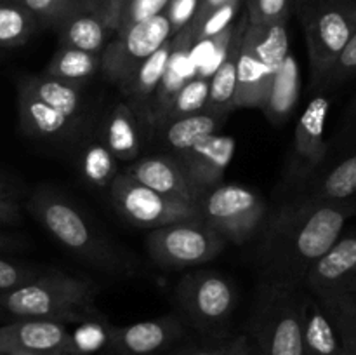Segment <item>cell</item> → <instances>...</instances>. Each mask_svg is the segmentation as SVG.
Returning a JSON list of instances; mask_svg holds the SVG:
<instances>
[{
	"label": "cell",
	"instance_id": "6da1fadb",
	"mask_svg": "<svg viewBox=\"0 0 356 355\" xmlns=\"http://www.w3.org/2000/svg\"><path fill=\"white\" fill-rule=\"evenodd\" d=\"M351 216H356V198L323 202L298 195L280 205L261 228L259 254L264 278L302 285L312 265L343 235Z\"/></svg>",
	"mask_w": 356,
	"mask_h": 355
},
{
	"label": "cell",
	"instance_id": "7a4b0ae2",
	"mask_svg": "<svg viewBox=\"0 0 356 355\" xmlns=\"http://www.w3.org/2000/svg\"><path fill=\"white\" fill-rule=\"evenodd\" d=\"M97 287L86 278L52 271L0 294V315L54 322H90L101 319Z\"/></svg>",
	"mask_w": 356,
	"mask_h": 355
},
{
	"label": "cell",
	"instance_id": "3957f363",
	"mask_svg": "<svg viewBox=\"0 0 356 355\" xmlns=\"http://www.w3.org/2000/svg\"><path fill=\"white\" fill-rule=\"evenodd\" d=\"M305 285L264 278L250 315V345L257 355H305Z\"/></svg>",
	"mask_w": 356,
	"mask_h": 355
},
{
	"label": "cell",
	"instance_id": "277c9868",
	"mask_svg": "<svg viewBox=\"0 0 356 355\" xmlns=\"http://www.w3.org/2000/svg\"><path fill=\"white\" fill-rule=\"evenodd\" d=\"M26 207L45 232L76 258L104 270L120 267L117 251L97 232L90 219L58 191L38 188L28 198Z\"/></svg>",
	"mask_w": 356,
	"mask_h": 355
},
{
	"label": "cell",
	"instance_id": "5b68a950",
	"mask_svg": "<svg viewBox=\"0 0 356 355\" xmlns=\"http://www.w3.org/2000/svg\"><path fill=\"white\" fill-rule=\"evenodd\" d=\"M289 52L291 40L287 23H247L236 58L235 110L263 106Z\"/></svg>",
	"mask_w": 356,
	"mask_h": 355
},
{
	"label": "cell",
	"instance_id": "8992f818",
	"mask_svg": "<svg viewBox=\"0 0 356 355\" xmlns=\"http://www.w3.org/2000/svg\"><path fill=\"white\" fill-rule=\"evenodd\" d=\"M299 17L308 45L312 87L318 89L325 73L356 31V0H301Z\"/></svg>",
	"mask_w": 356,
	"mask_h": 355
},
{
	"label": "cell",
	"instance_id": "52a82bcc",
	"mask_svg": "<svg viewBox=\"0 0 356 355\" xmlns=\"http://www.w3.org/2000/svg\"><path fill=\"white\" fill-rule=\"evenodd\" d=\"M200 219L236 246L252 240L268 218L264 198L242 184H218L197 200Z\"/></svg>",
	"mask_w": 356,
	"mask_h": 355
},
{
	"label": "cell",
	"instance_id": "ba28073f",
	"mask_svg": "<svg viewBox=\"0 0 356 355\" xmlns=\"http://www.w3.org/2000/svg\"><path fill=\"white\" fill-rule=\"evenodd\" d=\"M174 296L181 315L207 336L221 334L236 308V289L229 278L214 270H195L183 275Z\"/></svg>",
	"mask_w": 356,
	"mask_h": 355
},
{
	"label": "cell",
	"instance_id": "9c48e42d",
	"mask_svg": "<svg viewBox=\"0 0 356 355\" xmlns=\"http://www.w3.org/2000/svg\"><path fill=\"white\" fill-rule=\"evenodd\" d=\"M146 251L163 268H188L205 265L225 251L226 240L200 218L149 230Z\"/></svg>",
	"mask_w": 356,
	"mask_h": 355
},
{
	"label": "cell",
	"instance_id": "30bf717a",
	"mask_svg": "<svg viewBox=\"0 0 356 355\" xmlns=\"http://www.w3.org/2000/svg\"><path fill=\"white\" fill-rule=\"evenodd\" d=\"M113 207L125 221L141 228H160L172 223L198 219L197 205L174 200L145 187L125 173H118L108 188Z\"/></svg>",
	"mask_w": 356,
	"mask_h": 355
},
{
	"label": "cell",
	"instance_id": "8fae6325",
	"mask_svg": "<svg viewBox=\"0 0 356 355\" xmlns=\"http://www.w3.org/2000/svg\"><path fill=\"white\" fill-rule=\"evenodd\" d=\"M172 37L165 13L122 28L101 52V72L110 82L120 86L146 58Z\"/></svg>",
	"mask_w": 356,
	"mask_h": 355
},
{
	"label": "cell",
	"instance_id": "7c38bea8",
	"mask_svg": "<svg viewBox=\"0 0 356 355\" xmlns=\"http://www.w3.org/2000/svg\"><path fill=\"white\" fill-rule=\"evenodd\" d=\"M329 110V97L318 94L306 104L299 117L289 160V180L292 183L306 184L323 167L329 153V143L325 139Z\"/></svg>",
	"mask_w": 356,
	"mask_h": 355
},
{
	"label": "cell",
	"instance_id": "4fadbf2b",
	"mask_svg": "<svg viewBox=\"0 0 356 355\" xmlns=\"http://www.w3.org/2000/svg\"><path fill=\"white\" fill-rule=\"evenodd\" d=\"M0 354L79 355L66 324L38 319H19L0 326Z\"/></svg>",
	"mask_w": 356,
	"mask_h": 355
},
{
	"label": "cell",
	"instance_id": "5bb4252c",
	"mask_svg": "<svg viewBox=\"0 0 356 355\" xmlns=\"http://www.w3.org/2000/svg\"><path fill=\"white\" fill-rule=\"evenodd\" d=\"M302 285L315 298L356 289V233L341 235L332 247L312 265Z\"/></svg>",
	"mask_w": 356,
	"mask_h": 355
},
{
	"label": "cell",
	"instance_id": "9a60e30c",
	"mask_svg": "<svg viewBox=\"0 0 356 355\" xmlns=\"http://www.w3.org/2000/svg\"><path fill=\"white\" fill-rule=\"evenodd\" d=\"M56 30L59 45L101 54L115 35L108 0H83L56 24Z\"/></svg>",
	"mask_w": 356,
	"mask_h": 355
},
{
	"label": "cell",
	"instance_id": "2e32d148",
	"mask_svg": "<svg viewBox=\"0 0 356 355\" xmlns=\"http://www.w3.org/2000/svg\"><path fill=\"white\" fill-rule=\"evenodd\" d=\"M184 334L177 317L163 315L129 326H108L106 347L113 355H156L167 350Z\"/></svg>",
	"mask_w": 356,
	"mask_h": 355
},
{
	"label": "cell",
	"instance_id": "e0dca14e",
	"mask_svg": "<svg viewBox=\"0 0 356 355\" xmlns=\"http://www.w3.org/2000/svg\"><path fill=\"white\" fill-rule=\"evenodd\" d=\"M236 143L232 136L214 134L188 152L177 155L181 167L198 194L222 183L226 169L235 157Z\"/></svg>",
	"mask_w": 356,
	"mask_h": 355
},
{
	"label": "cell",
	"instance_id": "ac0fdd59",
	"mask_svg": "<svg viewBox=\"0 0 356 355\" xmlns=\"http://www.w3.org/2000/svg\"><path fill=\"white\" fill-rule=\"evenodd\" d=\"M124 173L145 187L152 188L165 197L174 198V200L197 205L198 197H200L176 157L152 155L138 159L127 164Z\"/></svg>",
	"mask_w": 356,
	"mask_h": 355
},
{
	"label": "cell",
	"instance_id": "d6986e66",
	"mask_svg": "<svg viewBox=\"0 0 356 355\" xmlns=\"http://www.w3.org/2000/svg\"><path fill=\"white\" fill-rule=\"evenodd\" d=\"M170 51H172V37L156 49L149 58H146L124 82L120 84V93L125 103L139 118L148 122L149 111H152L153 97L160 86L163 73H165L167 63H169Z\"/></svg>",
	"mask_w": 356,
	"mask_h": 355
},
{
	"label": "cell",
	"instance_id": "ffe728a7",
	"mask_svg": "<svg viewBox=\"0 0 356 355\" xmlns=\"http://www.w3.org/2000/svg\"><path fill=\"white\" fill-rule=\"evenodd\" d=\"M247 26V16L243 14L242 19L233 26L232 40H229L228 51L225 58L218 65V68L209 77V97L205 110L214 113L229 115L235 110L236 96V58H238V47L242 42V35Z\"/></svg>",
	"mask_w": 356,
	"mask_h": 355
},
{
	"label": "cell",
	"instance_id": "44dd1931",
	"mask_svg": "<svg viewBox=\"0 0 356 355\" xmlns=\"http://www.w3.org/2000/svg\"><path fill=\"white\" fill-rule=\"evenodd\" d=\"M17 113L23 131L31 138L38 139L61 138L72 131L73 124L76 122L45 104L19 86H17Z\"/></svg>",
	"mask_w": 356,
	"mask_h": 355
},
{
	"label": "cell",
	"instance_id": "7402d4cb",
	"mask_svg": "<svg viewBox=\"0 0 356 355\" xmlns=\"http://www.w3.org/2000/svg\"><path fill=\"white\" fill-rule=\"evenodd\" d=\"M299 96H301V68L296 56L289 52L268 90L261 110L264 111L270 124L284 125L294 113Z\"/></svg>",
	"mask_w": 356,
	"mask_h": 355
},
{
	"label": "cell",
	"instance_id": "603a6c76",
	"mask_svg": "<svg viewBox=\"0 0 356 355\" xmlns=\"http://www.w3.org/2000/svg\"><path fill=\"white\" fill-rule=\"evenodd\" d=\"M302 197L323 202H346L356 198V148L332 167L318 171L308 181Z\"/></svg>",
	"mask_w": 356,
	"mask_h": 355
},
{
	"label": "cell",
	"instance_id": "cb8c5ba5",
	"mask_svg": "<svg viewBox=\"0 0 356 355\" xmlns=\"http://www.w3.org/2000/svg\"><path fill=\"white\" fill-rule=\"evenodd\" d=\"M17 86L26 89L45 104L52 106L54 110L61 111L72 120H76L79 115L83 111L86 100H83L82 87L59 80L56 77L40 73V75H24L17 80Z\"/></svg>",
	"mask_w": 356,
	"mask_h": 355
},
{
	"label": "cell",
	"instance_id": "d4e9b609",
	"mask_svg": "<svg viewBox=\"0 0 356 355\" xmlns=\"http://www.w3.org/2000/svg\"><path fill=\"white\" fill-rule=\"evenodd\" d=\"M103 143L118 162H134L141 150L138 115L127 103H118L108 115L103 131Z\"/></svg>",
	"mask_w": 356,
	"mask_h": 355
},
{
	"label": "cell",
	"instance_id": "484cf974",
	"mask_svg": "<svg viewBox=\"0 0 356 355\" xmlns=\"http://www.w3.org/2000/svg\"><path fill=\"white\" fill-rule=\"evenodd\" d=\"M228 115L214 113V111L202 110L198 113L188 115V117L177 118V120L169 122L162 129L163 139L167 145L181 155L198 145L200 141L207 139L209 136L218 134L219 129L225 125Z\"/></svg>",
	"mask_w": 356,
	"mask_h": 355
},
{
	"label": "cell",
	"instance_id": "4316f807",
	"mask_svg": "<svg viewBox=\"0 0 356 355\" xmlns=\"http://www.w3.org/2000/svg\"><path fill=\"white\" fill-rule=\"evenodd\" d=\"M305 355H341L339 336L332 320L313 294H306L302 310Z\"/></svg>",
	"mask_w": 356,
	"mask_h": 355
},
{
	"label": "cell",
	"instance_id": "83f0119b",
	"mask_svg": "<svg viewBox=\"0 0 356 355\" xmlns=\"http://www.w3.org/2000/svg\"><path fill=\"white\" fill-rule=\"evenodd\" d=\"M97 72H101V54L59 45L56 54L45 66L44 73L59 80L83 87Z\"/></svg>",
	"mask_w": 356,
	"mask_h": 355
},
{
	"label": "cell",
	"instance_id": "f1b7e54d",
	"mask_svg": "<svg viewBox=\"0 0 356 355\" xmlns=\"http://www.w3.org/2000/svg\"><path fill=\"white\" fill-rule=\"evenodd\" d=\"M332 320L344 354L356 355V301L351 292L316 298Z\"/></svg>",
	"mask_w": 356,
	"mask_h": 355
},
{
	"label": "cell",
	"instance_id": "f546056e",
	"mask_svg": "<svg viewBox=\"0 0 356 355\" xmlns=\"http://www.w3.org/2000/svg\"><path fill=\"white\" fill-rule=\"evenodd\" d=\"M38 26V21L21 3L0 2V49L24 45Z\"/></svg>",
	"mask_w": 356,
	"mask_h": 355
},
{
	"label": "cell",
	"instance_id": "4dcf8cb0",
	"mask_svg": "<svg viewBox=\"0 0 356 355\" xmlns=\"http://www.w3.org/2000/svg\"><path fill=\"white\" fill-rule=\"evenodd\" d=\"M80 173L90 187L108 190L118 174V160L101 141H92L83 146L80 153Z\"/></svg>",
	"mask_w": 356,
	"mask_h": 355
},
{
	"label": "cell",
	"instance_id": "1f68e13d",
	"mask_svg": "<svg viewBox=\"0 0 356 355\" xmlns=\"http://www.w3.org/2000/svg\"><path fill=\"white\" fill-rule=\"evenodd\" d=\"M209 97V79L207 77L197 75L193 79L188 80L179 93L174 96L167 110L163 111L162 118H160L156 127H163L169 122L177 120V118L188 117V115L198 113V111L205 110L207 106Z\"/></svg>",
	"mask_w": 356,
	"mask_h": 355
},
{
	"label": "cell",
	"instance_id": "d6a6232c",
	"mask_svg": "<svg viewBox=\"0 0 356 355\" xmlns=\"http://www.w3.org/2000/svg\"><path fill=\"white\" fill-rule=\"evenodd\" d=\"M170 0H108V10L115 33L122 28L163 14Z\"/></svg>",
	"mask_w": 356,
	"mask_h": 355
},
{
	"label": "cell",
	"instance_id": "836d02e7",
	"mask_svg": "<svg viewBox=\"0 0 356 355\" xmlns=\"http://www.w3.org/2000/svg\"><path fill=\"white\" fill-rule=\"evenodd\" d=\"M298 2L299 0H245L247 23H287L291 14L298 9Z\"/></svg>",
	"mask_w": 356,
	"mask_h": 355
},
{
	"label": "cell",
	"instance_id": "e575fe53",
	"mask_svg": "<svg viewBox=\"0 0 356 355\" xmlns=\"http://www.w3.org/2000/svg\"><path fill=\"white\" fill-rule=\"evenodd\" d=\"M243 0H228L226 3H222L221 7H218L216 10H212L197 28L191 30L193 33L195 42H204V40H212V38L219 37L222 31H226L228 28H232L235 24V17L238 14L240 6H242Z\"/></svg>",
	"mask_w": 356,
	"mask_h": 355
},
{
	"label": "cell",
	"instance_id": "d590c367",
	"mask_svg": "<svg viewBox=\"0 0 356 355\" xmlns=\"http://www.w3.org/2000/svg\"><path fill=\"white\" fill-rule=\"evenodd\" d=\"M14 2L21 3L38 21L40 26L45 24L56 26L83 0H14Z\"/></svg>",
	"mask_w": 356,
	"mask_h": 355
},
{
	"label": "cell",
	"instance_id": "8d00e7d4",
	"mask_svg": "<svg viewBox=\"0 0 356 355\" xmlns=\"http://www.w3.org/2000/svg\"><path fill=\"white\" fill-rule=\"evenodd\" d=\"M353 77H356V31L353 37L348 40V44L344 45L343 51L339 52L329 72L325 73L323 80L320 82L318 90L339 87L346 84L348 80L353 79Z\"/></svg>",
	"mask_w": 356,
	"mask_h": 355
},
{
	"label": "cell",
	"instance_id": "74e56055",
	"mask_svg": "<svg viewBox=\"0 0 356 355\" xmlns=\"http://www.w3.org/2000/svg\"><path fill=\"white\" fill-rule=\"evenodd\" d=\"M42 275L40 268L28 267V265L16 263L0 258V294L9 292L19 285L28 284Z\"/></svg>",
	"mask_w": 356,
	"mask_h": 355
},
{
	"label": "cell",
	"instance_id": "f35d334b",
	"mask_svg": "<svg viewBox=\"0 0 356 355\" xmlns=\"http://www.w3.org/2000/svg\"><path fill=\"white\" fill-rule=\"evenodd\" d=\"M83 324L86 326L79 329V333L72 334L73 345H75V350L79 355H89L108 343V327L103 329L96 320Z\"/></svg>",
	"mask_w": 356,
	"mask_h": 355
},
{
	"label": "cell",
	"instance_id": "ab89813d",
	"mask_svg": "<svg viewBox=\"0 0 356 355\" xmlns=\"http://www.w3.org/2000/svg\"><path fill=\"white\" fill-rule=\"evenodd\" d=\"M250 345L247 336H235L229 340H221L207 347H191L181 350L176 355H240Z\"/></svg>",
	"mask_w": 356,
	"mask_h": 355
},
{
	"label": "cell",
	"instance_id": "60d3db41",
	"mask_svg": "<svg viewBox=\"0 0 356 355\" xmlns=\"http://www.w3.org/2000/svg\"><path fill=\"white\" fill-rule=\"evenodd\" d=\"M198 0H170L165 9V16L169 19L172 35L186 28L197 13Z\"/></svg>",
	"mask_w": 356,
	"mask_h": 355
},
{
	"label": "cell",
	"instance_id": "b9f144b4",
	"mask_svg": "<svg viewBox=\"0 0 356 355\" xmlns=\"http://www.w3.org/2000/svg\"><path fill=\"white\" fill-rule=\"evenodd\" d=\"M19 219V202L16 200V195L0 181V223H17Z\"/></svg>",
	"mask_w": 356,
	"mask_h": 355
},
{
	"label": "cell",
	"instance_id": "7bdbcfd3",
	"mask_svg": "<svg viewBox=\"0 0 356 355\" xmlns=\"http://www.w3.org/2000/svg\"><path fill=\"white\" fill-rule=\"evenodd\" d=\"M226 2H228V0H198L197 13H195L193 19H191V23L188 24V26H190L191 30H193V28H197L198 24H200L202 21H204L205 17L212 13V10H216L218 7H221L222 3H226Z\"/></svg>",
	"mask_w": 356,
	"mask_h": 355
},
{
	"label": "cell",
	"instance_id": "ee69618b",
	"mask_svg": "<svg viewBox=\"0 0 356 355\" xmlns=\"http://www.w3.org/2000/svg\"><path fill=\"white\" fill-rule=\"evenodd\" d=\"M348 124H356V96L350 103V106H348Z\"/></svg>",
	"mask_w": 356,
	"mask_h": 355
},
{
	"label": "cell",
	"instance_id": "f6af8a7d",
	"mask_svg": "<svg viewBox=\"0 0 356 355\" xmlns=\"http://www.w3.org/2000/svg\"><path fill=\"white\" fill-rule=\"evenodd\" d=\"M14 242L13 239H9V237L6 235V233L0 232V251H6V249H13Z\"/></svg>",
	"mask_w": 356,
	"mask_h": 355
},
{
	"label": "cell",
	"instance_id": "bcb514c9",
	"mask_svg": "<svg viewBox=\"0 0 356 355\" xmlns=\"http://www.w3.org/2000/svg\"><path fill=\"white\" fill-rule=\"evenodd\" d=\"M240 355H257V352L254 350V347H252V345H249V347H247L245 350H243L242 354H240Z\"/></svg>",
	"mask_w": 356,
	"mask_h": 355
},
{
	"label": "cell",
	"instance_id": "7dc6e473",
	"mask_svg": "<svg viewBox=\"0 0 356 355\" xmlns=\"http://www.w3.org/2000/svg\"><path fill=\"white\" fill-rule=\"evenodd\" d=\"M351 294H353V298H355V301H356V289H355L353 292H351Z\"/></svg>",
	"mask_w": 356,
	"mask_h": 355
},
{
	"label": "cell",
	"instance_id": "c3c4849f",
	"mask_svg": "<svg viewBox=\"0 0 356 355\" xmlns=\"http://www.w3.org/2000/svg\"><path fill=\"white\" fill-rule=\"evenodd\" d=\"M21 355H31V354H21ZM56 355H66V354H56Z\"/></svg>",
	"mask_w": 356,
	"mask_h": 355
},
{
	"label": "cell",
	"instance_id": "681fc988",
	"mask_svg": "<svg viewBox=\"0 0 356 355\" xmlns=\"http://www.w3.org/2000/svg\"><path fill=\"white\" fill-rule=\"evenodd\" d=\"M341 355H348V354H344V352H343V348H341Z\"/></svg>",
	"mask_w": 356,
	"mask_h": 355
},
{
	"label": "cell",
	"instance_id": "f907efd6",
	"mask_svg": "<svg viewBox=\"0 0 356 355\" xmlns=\"http://www.w3.org/2000/svg\"><path fill=\"white\" fill-rule=\"evenodd\" d=\"M0 2H10V0H0Z\"/></svg>",
	"mask_w": 356,
	"mask_h": 355
},
{
	"label": "cell",
	"instance_id": "816d5d0a",
	"mask_svg": "<svg viewBox=\"0 0 356 355\" xmlns=\"http://www.w3.org/2000/svg\"><path fill=\"white\" fill-rule=\"evenodd\" d=\"M299 2H301V0H299ZM299 2H298V3H299Z\"/></svg>",
	"mask_w": 356,
	"mask_h": 355
},
{
	"label": "cell",
	"instance_id": "f5cc1de1",
	"mask_svg": "<svg viewBox=\"0 0 356 355\" xmlns=\"http://www.w3.org/2000/svg\"><path fill=\"white\" fill-rule=\"evenodd\" d=\"M0 355H2V354H0Z\"/></svg>",
	"mask_w": 356,
	"mask_h": 355
}]
</instances>
